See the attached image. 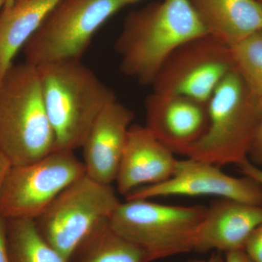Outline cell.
<instances>
[{
    "instance_id": "obj_1",
    "label": "cell",
    "mask_w": 262,
    "mask_h": 262,
    "mask_svg": "<svg viewBox=\"0 0 262 262\" xmlns=\"http://www.w3.org/2000/svg\"><path fill=\"white\" fill-rule=\"evenodd\" d=\"M208 35L190 0H163L130 13L115 43L120 70L152 84L169 56L184 43Z\"/></svg>"
},
{
    "instance_id": "obj_2",
    "label": "cell",
    "mask_w": 262,
    "mask_h": 262,
    "mask_svg": "<svg viewBox=\"0 0 262 262\" xmlns=\"http://www.w3.org/2000/svg\"><path fill=\"white\" fill-rule=\"evenodd\" d=\"M37 67L56 150L82 147L103 108L117 100L115 93L81 61Z\"/></svg>"
},
{
    "instance_id": "obj_3",
    "label": "cell",
    "mask_w": 262,
    "mask_h": 262,
    "mask_svg": "<svg viewBox=\"0 0 262 262\" xmlns=\"http://www.w3.org/2000/svg\"><path fill=\"white\" fill-rule=\"evenodd\" d=\"M0 149L11 166L38 161L56 150L37 67L13 63L0 80Z\"/></svg>"
},
{
    "instance_id": "obj_4",
    "label": "cell",
    "mask_w": 262,
    "mask_h": 262,
    "mask_svg": "<svg viewBox=\"0 0 262 262\" xmlns=\"http://www.w3.org/2000/svg\"><path fill=\"white\" fill-rule=\"evenodd\" d=\"M206 132L186 157L218 167L248 160L257 134L261 107L236 69L219 84L206 104Z\"/></svg>"
},
{
    "instance_id": "obj_5",
    "label": "cell",
    "mask_w": 262,
    "mask_h": 262,
    "mask_svg": "<svg viewBox=\"0 0 262 262\" xmlns=\"http://www.w3.org/2000/svg\"><path fill=\"white\" fill-rule=\"evenodd\" d=\"M206 208L126 200L117 207L110 224L117 234L140 248L146 262H151L194 251Z\"/></svg>"
},
{
    "instance_id": "obj_6",
    "label": "cell",
    "mask_w": 262,
    "mask_h": 262,
    "mask_svg": "<svg viewBox=\"0 0 262 262\" xmlns=\"http://www.w3.org/2000/svg\"><path fill=\"white\" fill-rule=\"evenodd\" d=\"M125 0H60L23 48L27 63L81 61L98 29Z\"/></svg>"
},
{
    "instance_id": "obj_7",
    "label": "cell",
    "mask_w": 262,
    "mask_h": 262,
    "mask_svg": "<svg viewBox=\"0 0 262 262\" xmlns=\"http://www.w3.org/2000/svg\"><path fill=\"white\" fill-rule=\"evenodd\" d=\"M121 202L111 185L84 175L34 220L42 237L67 261L88 236L108 222Z\"/></svg>"
},
{
    "instance_id": "obj_8",
    "label": "cell",
    "mask_w": 262,
    "mask_h": 262,
    "mask_svg": "<svg viewBox=\"0 0 262 262\" xmlns=\"http://www.w3.org/2000/svg\"><path fill=\"white\" fill-rule=\"evenodd\" d=\"M84 175L83 162L69 150H56L34 163L10 166L0 191V215L5 220H35Z\"/></svg>"
},
{
    "instance_id": "obj_9",
    "label": "cell",
    "mask_w": 262,
    "mask_h": 262,
    "mask_svg": "<svg viewBox=\"0 0 262 262\" xmlns=\"http://www.w3.org/2000/svg\"><path fill=\"white\" fill-rule=\"evenodd\" d=\"M235 69L231 48L209 35L184 43L169 56L153 92L207 104L219 84Z\"/></svg>"
},
{
    "instance_id": "obj_10",
    "label": "cell",
    "mask_w": 262,
    "mask_h": 262,
    "mask_svg": "<svg viewBox=\"0 0 262 262\" xmlns=\"http://www.w3.org/2000/svg\"><path fill=\"white\" fill-rule=\"evenodd\" d=\"M170 196H213L262 206V187L253 179L236 178L220 167L187 158L178 160L175 173L168 180L136 189L126 200Z\"/></svg>"
},
{
    "instance_id": "obj_11",
    "label": "cell",
    "mask_w": 262,
    "mask_h": 262,
    "mask_svg": "<svg viewBox=\"0 0 262 262\" xmlns=\"http://www.w3.org/2000/svg\"><path fill=\"white\" fill-rule=\"evenodd\" d=\"M145 106L146 126L174 155L186 156L208 127L206 104L190 98L153 92Z\"/></svg>"
},
{
    "instance_id": "obj_12",
    "label": "cell",
    "mask_w": 262,
    "mask_h": 262,
    "mask_svg": "<svg viewBox=\"0 0 262 262\" xmlns=\"http://www.w3.org/2000/svg\"><path fill=\"white\" fill-rule=\"evenodd\" d=\"M134 119L132 110L117 100L103 108L82 146L88 177L103 184L115 182Z\"/></svg>"
},
{
    "instance_id": "obj_13",
    "label": "cell",
    "mask_w": 262,
    "mask_h": 262,
    "mask_svg": "<svg viewBox=\"0 0 262 262\" xmlns=\"http://www.w3.org/2000/svg\"><path fill=\"white\" fill-rule=\"evenodd\" d=\"M178 160L144 125H131L117 172V191L126 196L136 189L165 182Z\"/></svg>"
},
{
    "instance_id": "obj_14",
    "label": "cell",
    "mask_w": 262,
    "mask_h": 262,
    "mask_svg": "<svg viewBox=\"0 0 262 262\" xmlns=\"http://www.w3.org/2000/svg\"><path fill=\"white\" fill-rule=\"evenodd\" d=\"M262 224V206L220 199L206 208L198 229L194 251L244 250L251 234Z\"/></svg>"
},
{
    "instance_id": "obj_15",
    "label": "cell",
    "mask_w": 262,
    "mask_h": 262,
    "mask_svg": "<svg viewBox=\"0 0 262 262\" xmlns=\"http://www.w3.org/2000/svg\"><path fill=\"white\" fill-rule=\"evenodd\" d=\"M208 35L234 47L262 29L258 0H190Z\"/></svg>"
},
{
    "instance_id": "obj_16",
    "label": "cell",
    "mask_w": 262,
    "mask_h": 262,
    "mask_svg": "<svg viewBox=\"0 0 262 262\" xmlns=\"http://www.w3.org/2000/svg\"><path fill=\"white\" fill-rule=\"evenodd\" d=\"M60 0H14L0 11V80Z\"/></svg>"
},
{
    "instance_id": "obj_17",
    "label": "cell",
    "mask_w": 262,
    "mask_h": 262,
    "mask_svg": "<svg viewBox=\"0 0 262 262\" xmlns=\"http://www.w3.org/2000/svg\"><path fill=\"white\" fill-rule=\"evenodd\" d=\"M75 262H146L144 252L110 226L100 225L82 241L70 260Z\"/></svg>"
},
{
    "instance_id": "obj_18",
    "label": "cell",
    "mask_w": 262,
    "mask_h": 262,
    "mask_svg": "<svg viewBox=\"0 0 262 262\" xmlns=\"http://www.w3.org/2000/svg\"><path fill=\"white\" fill-rule=\"evenodd\" d=\"M10 262H68L29 219L5 220Z\"/></svg>"
},
{
    "instance_id": "obj_19",
    "label": "cell",
    "mask_w": 262,
    "mask_h": 262,
    "mask_svg": "<svg viewBox=\"0 0 262 262\" xmlns=\"http://www.w3.org/2000/svg\"><path fill=\"white\" fill-rule=\"evenodd\" d=\"M231 49L236 70L251 92L262 98V29Z\"/></svg>"
},
{
    "instance_id": "obj_20",
    "label": "cell",
    "mask_w": 262,
    "mask_h": 262,
    "mask_svg": "<svg viewBox=\"0 0 262 262\" xmlns=\"http://www.w3.org/2000/svg\"><path fill=\"white\" fill-rule=\"evenodd\" d=\"M244 251L253 262H262V224L248 239Z\"/></svg>"
},
{
    "instance_id": "obj_21",
    "label": "cell",
    "mask_w": 262,
    "mask_h": 262,
    "mask_svg": "<svg viewBox=\"0 0 262 262\" xmlns=\"http://www.w3.org/2000/svg\"><path fill=\"white\" fill-rule=\"evenodd\" d=\"M259 100L260 107H261V120H260L257 134H256V138L253 141L249 156L251 157L255 163L262 165V98H259Z\"/></svg>"
},
{
    "instance_id": "obj_22",
    "label": "cell",
    "mask_w": 262,
    "mask_h": 262,
    "mask_svg": "<svg viewBox=\"0 0 262 262\" xmlns=\"http://www.w3.org/2000/svg\"><path fill=\"white\" fill-rule=\"evenodd\" d=\"M241 173L248 178L253 179L262 187V169L258 168L254 163L246 160L237 165Z\"/></svg>"
},
{
    "instance_id": "obj_23",
    "label": "cell",
    "mask_w": 262,
    "mask_h": 262,
    "mask_svg": "<svg viewBox=\"0 0 262 262\" xmlns=\"http://www.w3.org/2000/svg\"><path fill=\"white\" fill-rule=\"evenodd\" d=\"M0 262H10L7 246L5 219L0 215Z\"/></svg>"
},
{
    "instance_id": "obj_24",
    "label": "cell",
    "mask_w": 262,
    "mask_h": 262,
    "mask_svg": "<svg viewBox=\"0 0 262 262\" xmlns=\"http://www.w3.org/2000/svg\"><path fill=\"white\" fill-rule=\"evenodd\" d=\"M225 262H253L244 250L225 253Z\"/></svg>"
},
{
    "instance_id": "obj_25",
    "label": "cell",
    "mask_w": 262,
    "mask_h": 262,
    "mask_svg": "<svg viewBox=\"0 0 262 262\" xmlns=\"http://www.w3.org/2000/svg\"><path fill=\"white\" fill-rule=\"evenodd\" d=\"M10 166L11 165H10L9 160L7 159L5 155L0 149V191H1L3 182H4L5 177H6V174Z\"/></svg>"
},
{
    "instance_id": "obj_26",
    "label": "cell",
    "mask_w": 262,
    "mask_h": 262,
    "mask_svg": "<svg viewBox=\"0 0 262 262\" xmlns=\"http://www.w3.org/2000/svg\"><path fill=\"white\" fill-rule=\"evenodd\" d=\"M189 262H225V256H223L222 253L213 251L208 259L193 260Z\"/></svg>"
},
{
    "instance_id": "obj_27",
    "label": "cell",
    "mask_w": 262,
    "mask_h": 262,
    "mask_svg": "<svg viewBox=\"0 0 262 262\" xmlns=\"http://www.w3.org/2000/svg\"><path fill=\"white\" fill-rule=\"evenodd\" d=\"M7 0H0V9H3V7L6 4Z\"/></svg>"
},
{
    "instance_id": "obj_28",
    "label": "cell",
    "mask_w": 262,
    "mask_h": 262,
    "mask_svg": "<svg viewBox=\"0 0 262 262\" xmlns=\"http://www.w3.org/2000/svg\"><path fill=\"white\" fill-rule=\"evenodd\" d=\"M129 5L133 4V3H136V2L139 1V0H125Z\"/></svg>"
},
{
    "instance_id": "obj_29",
    "label": "cell",
    "mask_w": 262,
    "mask_h": 262,
    "mask_svg": "<svg viewBox=\"0 0 262 262\" xmlns=\"http://www.w3.org/2000/svg\"><path fill=\"white\" fill-rule=\"evenodd\" d=\"M14 1V0H7L6 4H5V6H8V5H9L11 4Z\"/></svg>"
},
{
    "instance_id": "obj_30",
    "label": "cell",
    "mask_w": 262,
    "mask_h": 262,
    "mask_svg": "<svg viewBox=\"0 0 262 262\" xmlns=\"http://www.w3.org/2000/svg\"><path fill=\"white\" fill-rule=\"evenodd\" d=\"M258 1H259V2H260V3H261V4H262V0H258Z\"/></svg>"
}]
</instances>
